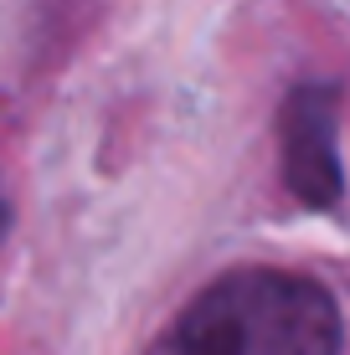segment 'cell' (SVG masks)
Here are the masks:
<instances>
[{
    "label": "cell",
    "instance_id": "cell-3",
    "mask_svg": "<svg viewBox=\"0 0 350 355\" xmlns=\"http://www.w3.org/2000/svg\"><path fill=\"white\" fill-rule=\"evenodd\" d=\"M6 227H10V206H6V196H0V237H6Z\"/></svg>",
    "mask_w": 350,
    "mask_h": 355
},
{
    "label": "cell",
    "instance_id": "cell-1",
    "mask_svg": "<svg viewBox=\"0 0 350 355\" xmlns=\"http://www.w3.org/2000/svg\"><path fill=\"white\" fill-rule=\"evenodd\" d=\"M330 288L283 268H237L180 309L165 355H340Z\"/></svg>",
    "mask_w": 350,
    "mask_h": 355
},
{
    "label": "cell",
    "instance_id": "cell-2",
    "mask_svg": "<svg viewBox=\"0 0 350 355\" xmlns=\"http://www.w3.org/2000/svg\"><path fill=\"white\" fill-rule=\"evenodd\" d=\"M279 139H283L288 196L315 206V211H330L345 196V170H340V150H335V88L330 83H299L283 98Z\"/></svg>",
    "mask_w": 350,
    "mask_h": 355
}]
</instances>
